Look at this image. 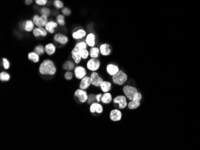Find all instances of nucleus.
Segmentation results:
<instances>
[{
    "instance_id": "obj_6",
    "label": "nucleus",
    "mask_w": 200,
    "mask_h": 150,
    "mask_svg": "<svg viewBox=\"0 0 200 150\" xmlns=\"http://www.w3.org/2000/svg\"><path fill=\"white\" fill-rule=\"evenodd\" d=\"M101 68V62L98 58H91L86 62V68L89 71H97Z\"/></svg>"
},
{
    "instance_id": "obj_39",
    "label": "nucleus",
    "mask_w": 200,
    "mask_h": 150,
    "mask_svg": "<svg viewBox=\"0 0 200 150\" xmlns=\"http://www.w3.org/2000/svg\"><path fill=\"white\" fill-rule=\"evenodd\" d=\"M62 14H63L65 16H69L71 14V10L68 8V7H64L63 8H62L61 10Z\"/></svg>"
},
{
    "instance_id": "obj_7",
    "label": "nucleus",
    "mask_w": 200,
    "mask_h": 150,
    "mask_svg": "<svg viewBox=\"0 0 200 150\" xmlns=\"http://www.w3.org/2000/svg\"><path fill=\"white\" fill-rule=\"evenodd\" d=\"M48 18L45 15H41V16H39V15H35L32 18V20L37 27H44L49 21Z\"/></svg>"
},
{
    "instance_id": "obj_42",
    "label": "nucleus",
    "mask_w": 200,
    "mask_h": 150,
    "mask_svg": "<svg viewBox=\"0 0 200 150\" xmlns=\"http://www.w3.org/2000/svg\"><path fill=\"white\" fill-rule=\"evenodd\" d=\"M33 1H34V0H25V4L27 6H30L32 4Z\"/></svg>"
},
{
    "instance_id": "obj_12",
    "label": "nucleus",
    "mask_w": 200,
    "mask_h": 150,
    "mask_svg": "<svg viewBox=\"0 0 200 150\" xmlns=\"http://www.w3.org/2000/svg\"><path fill=\"white\" fill-rule=\"evenodd\" d=\"M122 112L119 108H115L111 109L109 114V118L110 120L114 122H118L122 118Z\"/></svg>"
},
{
    "instance_id": "obj_32",
    "label": "nucleus",
    "mask_w": 200,
    "mask_h": 150,
    "mask_svg": "<svg viewBox=\"0 0 200 150\" xmlns=\"http://www.w3.org/2000/svg\"><path fill=\"white\" fill-rule=\"evenodd\" d=\"M75 47H76L79 50H82L87 49V45L85 41H80L77 42L74 46Z\"/></svg>"
},
{
    "instance_id": "obj_14",
    "label": "nucleus",
    "mask_w": 200,
    "mask_h": 150,
    "mask_svg": "<svg viewBox=\"0 0 200 150\" xmlns=\"http://www.w3.org/2000/svg\"><path fill=\"white\" fill-rule=\"evenodd\" d=\"M92 86L91 80L90 76H85L82 79L80 80V82L79 83V88L82 90H87Z\"/></svg>"
},
{
    "instance_id": "obj_9",
    "label": "nucleus",
    "mask_w": 200,
    "mask_h": 150,
    "mask_svg": "<svg viewBox=\"0 0 200 150\" xmlns=\"http://www.w3.org/2000/svg\"><path fill=\"white\" fill-rule=\"evenodd\" d=\"M54 41L56 44L65 45L69 41L68 36L61 32H58L54 36Z\"/></svg>"
},
{
    "instance_id": "obj_31",
    "label": "nucleus",
    "mask_w": 200,
    "mask_h": 150,
    "mask_svg": "<svg viewBox=\"0 0 200 150\" xmlns=\"http://www.w3.org/2000/svg\"><path fill=\"white\" fill-rule=\"evenodd\" d=\"M10 75L6 72V71H2L0 73V80L4 82H8L10 80Z\"/></svg>"
},
{
    "instance_id": "obj_37",
    "label": "nucleus",
    "mask_w": 200,
    "mask_h": 150,
    "mask_svg": "<svg viewBox=\"0 0 200 150\" xmlns=\"http://www.w3.org/2000/svg\"><path fill=\"white\" fill-rule=\"evenodd\" d=\"M64 79L67 80V81H70L71 80H73V77H74V74L70 71H67L65 72L64 74Z\"/></svg>"
},
{
    "instance_id": "obj_3",
    "label": "nucleus",
    "mask_w": 200,
    "mask_h": 150,
    "mask_svg": "<svg viewBox=\"0 0 200 150\" xmlns=\"http://www.w3.org/2000/svg\"><path fill=\"white\" fill-rule=\"evenodd\" d=\"M113 103L119 109H123L128 107V99L125 95H119L113 98Z\"/></svg>"
},
{
    "instance_id": "obj_33",
    "label": "nucleus",
    "mask_w": 200,
    "mask_h": 150,
    "mask_svg": "<svg viewBox=\"0 0 200 150\" xmlns=\"http://www.w3.org/2000/svg\"><path fill=\"white\" fill-rule=\"evenodd\" d=\"M79 54L82 59L86 60L89 57V50H87V49L82 50H79Z\"/></svg>"
},
{
    "instance_id": "obj_10",
    "label": "nucleus",
    "mask_w": 200,
    "mask_h": 150,
    "mask_svg": "<svg viewBox=\"0 0 200 150\" xmlns=\"http://www.w3.org/2000/svg\"><path fill=\"white\" fill-rule=\"evenodd\" d=\"M74 75L77 80H81L87 76V71L85 67L82 65L75 67L74 69Z\"/></svg>"
},
{
    "instance_id": "obj_4",
    "label": "nucleus",
    "mask_w": 200,
    "mask_h": 150,
    "mask_svg": "<svg viewBox=\"0 0 200 150\" xmlns=\"http://www.w3.org/2000/svg\"><path fill=\"white\" fill-rule=\"evenodd\" d=\"M138 92V89L136 87L128 84L124 86L122 89V92L123 95H125V96L127 97L128 101H132L135 94Z\"/></svg>"
},
{
    "instance_id": "obj_8",
    "label": "nucleus",
    "mask_w": 200,
    "mask_h": 150,
    "mask_svg": "<svg viewBox=\"0 0 200 150\" xmlns=\"http://www.w3.org/2000/svg\"><path fill=\"white\" fill-rule=\"evenodd\" d=\"M90 78L92 86L95 87H99L104 81V79L100 76L97 71L92 72L90 74Z\"/></svg>"
},
{
    "instance_id": "obj_5",
    "label": "nucleus",
    "mask_w": 200,
    "mask_h": 150,
    "mask_svg": "<svg viewBox=\"0 0 200 150\" xmlns=\"http://www.w3.org/2000/svg\"><path fill=\"white\" fill-rule=\"evenodd\" d=\"M142 98H143L142 94L139 92H137L134 96V99L132 100V101H130V102H128V107H127L128 109L130 110H134L140 107Z\"/></svg>"
},
{
    "instance_id": "obj_24",
    "label": "nucleus",
    "mask_w": 200,
    "mask_h": 150,
    "mask_svg": "<svg viewBox=\"0 0 200 150\" xmlns=\"http://www.w3.org/2000/svg\"><path fill=\"white\" fill-rule=\"evenodd\" d=\"M113 96L108 92L106 93H104L102 95L101 102H102L104 105L110 104L111 102H113Z\"/></svg>"
},
{
    "instance_id": "obj_26",
    "label": "nucleus",
    "mask_w": 200,
    "mask_h": 150,
    "mask_svg": "<svg viewBox=\"0 0 200 150\" xmlns=\"http://www.w3.org/2000/svg\"><path fill=\"white\" fill-rule=\"evenodd\" d=\"M75 62H73L72 60H68L65 62L64 64L62 65V69L65 70V71H71L74 70L75 68Z\"/></svg>"
},
{
    "instance_id": "obj_22",
    "label": "nucleus",
    "mask_w": 200,
    "mask_h": 150,
    "mask_svg": "<svg viewBox=\"0 0 200 150\" xmlns=\"http://www.w3.org/2000/svg\"><path fill=\"white\" fill-rule=\"evenodd\" d=\"M71 57L73 61L75 62V64H79L81 62L82 59L80 56L79 50L77 48L74 47V48H73V50L71 52Z\"/></svg>"
},
{
    "instance_id": "obj_20",
    "label": "nucleus",
    "mask_w": 200,
    "mask_h": 150,
    "mask_svg": "<svg viewBox=\"0 0 200 150\" xmlns=\"http://www.w3.org/2000/svg\"><path fill=\"white\" fill-rule=\"evenodd\" d=\"M48 32L46 31L44 27H37L34 29L32 31V34L35 37H38L42 36V37H45L47 35Z\"/></svg>"
},
{
    "instance_id": "obj_41",
    "label": "nucleus",
    "mask_w": 200,
    "mask_h": 150,
    "mask_svg": "<svg viewBox=\"0 0 200 150\" xmlns=\"http://www.w3.org/2000/svg\"><path fill=\"white\" fill-rule=\"evenodd\" d=\"M102 93H98L95 95V98H96V101L97 102H101V96H102Z\"/></svg>"
},
{
    "instance_id": "obj_2",
    "label": "nucleus",
    "mask_w": 200,
    "mask_h": 150,
    "mask_svg": "<svg viewBox=\"0 0 200 150\" xmlns=\"http://www.w3.org/2000/svg\"><path fill=\"white\" fill-rule=\"evenodd\" d=\"M128 79V75L122 70H119L116 74L111 77L112 82L115 84L119 86H123L125 83L127 81Z\"/></svg>"
},
{
    "instance_id": "obj_13",
    "label": "nucleus",
    "mask_w": 200,
    "mask_h": 150,
    "mask_svg": "<svg viewBox=\"0 0 200 150\" xmlns=\"http://www.w3.org/2000/svg\"><path fill=\"white\" fill-rule=\"evenodd\" d=\"M89 111L92 114L96 113L98 114H101L104 111V108L101 104L95 102L90 105Z\"/></svg>"
},
{
    "instance_id": "obj_38",
    "label": "nucleus",
    "mask_w": 200,
    "mask_h": 150,
    "mask_svg": "<svg viewBox=\"0 0 200 150\" xmlns=\"http://www.w3.org/2000/svg\"><path fill=\"white\" fill-rule=\"evenodd\" d=\"M2 64H3V68L5 69H8L10 68V63L9 60L6 58V57H3L2 59Z\"/></svg>"
},
{
    "instance_id": "obj_36",
    "label": "nucleus",
    "mask_w": 200,
    "mask_h": 150,
    "mask_svg": "<svg viewBox=\"0 0 200 150\" xmlns=\"http://www.w3.org/2000/svg\"><path fill=\"white\" fill-rule=\"evenodd\" d=\"M95 101H96V98H95V95L93 94V93H90L88 95V98H87V104L91 105L92 103L95 102Z\"/></svg>"
},
{
    "instance_id": "obj_17",
    "label": "nucleus",
    "mask_w": 200,
    "mask_h": 150,
    "mask_svg": "<svg viewBox=\"0 0 200 150\" xmlns=\"http://www.w3.org/2000/svg\"><path fill=\"white\" fill-rule=\"evenodd\" d=\"M86 35H87L86 31L82 28H79V29H77L76 31H74L72 33L73 38L74 40H77L85 38Z\"/></svg>"
},
{
    "instance_id": "obj_28",
    "label": "nucleus",
    "mask_w": 200,
    "mask_h": 150,
    "mask_svg": "<svg viewBox=\"0 0 200 150\" xmlns=\"http://www.w3.org/2000/svg\"><path fill=\"white\" fill-rule=\"evenodd\" d=\"M100 55L99 48L96 46L91 47L89 50V56L91 58H98Z\"/></svg>"
},
{
    "instance_id": "obj_40",
    "label": "nucleus",
    "mask_w": 200,
    "mask_h": 150,
    "mask_svg": "<svg viewBox=\"0 0 200 150\" xmlns=\"http://www.w3.org/2000/svg\"><path fill=\"white\" fill-rule=\"evenodd\" d=\"M35 3L39 6H44L47 4L48 0H34Z\"/></svg>"
},
{
    "instance_id": "obj_27",
    "label": "nucleus",
    "mask_w": 200,
    "mask_h": 150,
    "mask_svg": "<svg viewBox=\"0 0 200 150\" xmlns=\"http://www.w3.org/2000/svg\"><path fill=\"white\" fill-rule=\"evenodd\" d=\"M28 60L32 61L34 63H39L40 57V55L37 54L36 52H29V53L28 54Z\"/></svg>"
},
{
    "instance_id": "obj_1",
    "label": "nucleus",
    "mask_w": 200,
    "mask_h": 150,
    "mask_svg": "<svg viewBox=\"0 0 200 150\" xmlns=\"http://www.w3.org/2000/svg\"><path fill=\"white\" fill-rule=\"evenodd\" d=\"M39 71L42 76H54L57 72L56 67L51 59H44L40 64Z\"/></svg>"
},
{
    "instance_id": "obj_15",
    "label": "nucleus",
    "mask_w": 200,
    "mask_h": 150,
    "mask_svg": "<svg viewBox=\"0 0 200 150\" xmlns=\"http://www.w3.org/2000/svg\"><path fill=\"white\" fill-rule=\"evenodd\" d=\"M100 55L103 56H108L111 53V48L109 44L103 43L99 46Z\"/></svg>"
},
{
    "instance_id": "obj_18",
    "label": "nucleus",
    "mask_w": 200,
    "mask_h": 150,
    "mask_svg": "<svg viewBox=\"0 0 200 150\" xmlns=\"http://www.w3.org/2000/svg\"><path fill=\"white\" fill-rule=\"evenodd\" d=\"M35 24L33 22L32 20H25L22 25V29L24 30L25 31L28 32H32L34 29L35 28Z\"/></svg>"
},
{
    "instance_id": "obj_34",
    "label": "nucleus",
    "mask_w": 200,
    "mask_h": 150,
    "mask_svg": "<svg viewBox=\"0 0 200 150\" xmlns=\"http://www.w3.org/2000/svg\"><path fill=\"white\" fill-rule=\"evenodd\" d=\"M40 14L42 15H45L48 18L51 15V10L49 7H44L40 9Z\"/></svg>"
},
{
    "instance_id": "obj_30",
    "label": "nucleus",
    "mask_w": 200,
    "mask_h": 150,
    "mask_svg": "<svg viewBox=\"0 0 200 150\" xmlns=\"http://www.w3.org/2000/svg\"><path fill=\"white\" fill-rule=\"evenodd\" d=\"M34 51L35 52H36L38 55H39L40 56H43V55H44V54L45 53L44 46H43V45H41V44L37 45L34 47Z\"/></svg>"
},
{
    "instance_id": "obj_25",
    "label": "nucleus",
    "mask_w": 200,
    "mask_h": 150,
    "mask_svg": "<svg viewBox=\"0 0 200 150\" xmlns=\"http://www.w3.org/2000/svg\"><path fill=\"white\" fill-rule=\"evenodd\" d=\"M99 88L103 93L108 92L111 90L112 88V85H111V83L109 81L104 80L102 84H101V86H100Z\"/></svg>"
},
{
    "instance_id": "obj_19",
    "label": "nucleus",
    "mask_w": 200,
    "mask_h": 150,
    "mask_svg": "<svg viewBox=\"0 0 200 150\" xmlns=\"http://www.w3.org/2000/svg\"><path fill=\"white\" fill-rule=\"evenodd\" d=\"M58 27V24L56 21L54 20H49L47 22V23L46 24L44 27L46 31L51 34H53L55 33V28H57Z\"/></svg>"
},
{
    "instance_id": "obj_35",
    "label": "nucleus",
    "mask_w": 200,
    "mask_h": 150,
    "mask_svg": "<svg viewBox=\"0 0 200 150\" xmlns=\"http://www.w3.org/2000/svg\"><path fill=\"white\" fill-rule=\"evenodd\" d=\"M53 5L55 7V8L58 10L62 9L64 7V3L62 2L61 0H54Z\"/></svg>"
},
{
    "instance_id": "obj_21",
    "label": "nucleus",
    "mask_w": 200,
    "mask_h": 150,
    "mask_svg": "<svg viewBox=\"0 0 200 150\" xmlns=\"http://www.w3.org/2000/svg\"><path fill=\"white\" fill-rule=\"evenodd\" d=\"M85 42L86 43L87 46L90 47H94L96 44L95 35L92 32H90L88 34H87L86 36L85 37Z\"/></svg>"
},
{
    "instance_id": "obj_23",
    "label": "nucleus",
    "mask_w": 200,
    "mask_h": 150,
    "mask_svg": "<svg viewBox=\"0 0 200 150\" xmlns=\"http://www.w3.org/2000/svg\"><path fill=\"white\" fill-rule=\"evenodd\" d=\"M44 49H45V53L47 55L52 56V55H54L56 53V47L54 43H49L45 45Z\"/></svg>"
},
{
    "instance_id": "obj_16",
    "label": "nucleus",
    "mask_w": 200,
    "mask_h": 150,
    "mask_svg": "<svg viewBox=\"0 0 200 150\" xmlns=\"http://www.w3.org/2000/svg\"><path fill=\"white\" fill-rule=\"evenodd\" d=\"M106 72L110 76L113 77L120 70L119 67L115 64H108L106 67Z\"/></svg>"
},
{
    "instance_id": "obj_11",
    "label": "nucleus",
    "mask_w": 200,
    "mask_h": 150,
    "mask_svg": "<svg viewBox=\"0 0 200 150\" xmlns=\"http://www.w3.org/2000/svg\"><path fill=\"white\" fill-rule=\"evenodd\" d=\"M74 96H76L77 98L80 103L84 104L87 102V98H88V94H87L86 90L79 88L74 92Z\"/></svg>"
},
{
    "instance_id": "obj_29",
    "label": "nucleus",
    "mask_w": 200,
    "mask_h": 150,
    "mask_svg": "<svg viewBox=\"0 0 200 150\" xmlns=\"http://www.w3.org/2000/svg\"><path fill=\"white\" fill-rule=\"evenodd\" d=\"M56 22L58 23V25L64 26L65 25V16L63 14H58L56 17Z\"/></svg>"
}]
</instances>
